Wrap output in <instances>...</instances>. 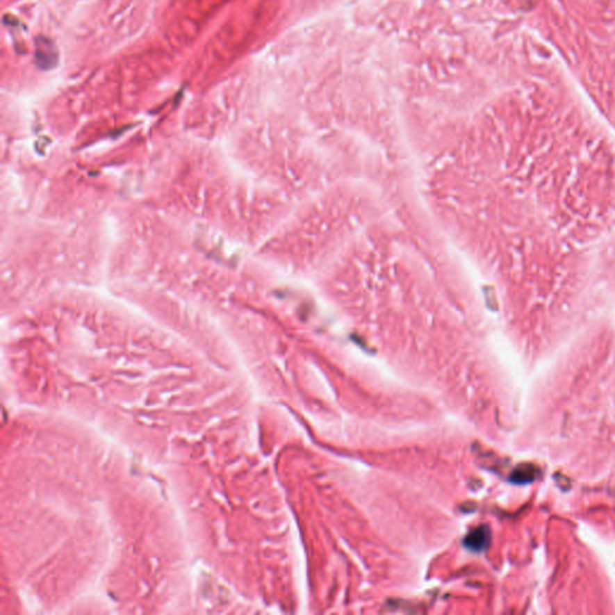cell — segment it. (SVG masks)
<instances>
[{"label": "cell", "mask_w": 615, "mask_h": 615, "mask_svg": "<svg viewBox=\"0 0 615 615\" xmlns=\"http://www.w3.org/2000/svg\"><path fill=\"white\" fill-rule=\"evenodd\" d=\"M489 540H491L489 529L484 527H478L465 537V546L474 552H481L487 547Z\"/></svg>", "instance_id": "cell-1"}]
</instances>
